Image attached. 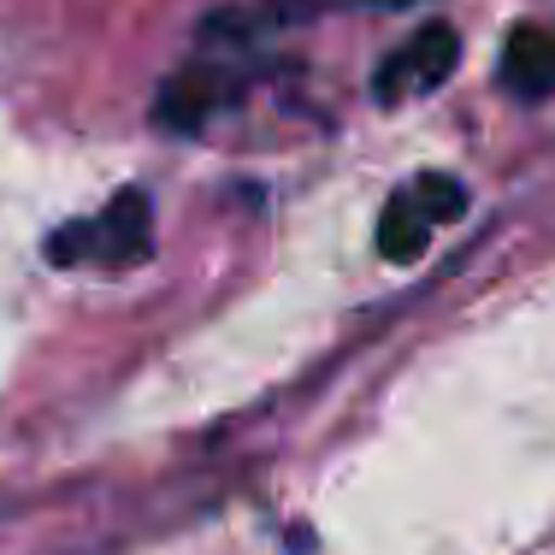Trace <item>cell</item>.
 I'll list each match as a JSON object with an SVG mask.
<instances>
[{
	"label": "cell",
	"instance_id": "cell-1",
	"mask_svg": "<svg viewBox=\"0 0 555 555\" xmlns=\"http://www.w3.org/2000/svg\"><path fill=\"white\" fill-rule=\"evenodd\" d=\"M149 195L125 190L107 202V214L95 219H72L54 231V243H48V260L54 267H137V260H149L154 236H149Z\"/></svg>",
	"mask_w": 555,
	"mask_h": 555
},
{
	"label": "cell",
	"instance_id": "cell-2",
	"mask_svg": "<svg viewBox=\"0 0 555 555\" xmlns=\"http://www.w3.org/2000/svg\"><path fill=\"white\" fill-rule=\"evenodd\" d=\"M467 214V190H461L449 171H426V178H408L402 190L385 202L378 214V255L390 267H408V260L426 255V243L443 231L449 219Z\"/></svg>",
	"mask_w": 555,
	"mask_h": 555
},
{
	"label": "cell",
	"instance_id": "cell-3",
	"mask_svg": "<svg viewBox=\"0 0 555 555\" xmlns=\"http://www.w3.org/2000/svg\"><path fill=\"white\" fill-rule=\"evenodd\" d=\"M461 60L455 24H426L420 36H408L396 54H385V65L373 72V95L378 101H408V95H431L438 83H449Z\"/></svg>",
	"mask_w": 555,
	"mask_h": 555
},
{
	"label": "cell",
	"instance_id": "cell-4",
	"mask_svg": "<svg viewBox=\"0 0 555 555\" xmlns=\"http://www.w3.org/2000/svg\"><path fill=\"white\" fill-rule=\"evenodd\" d=\"M502 83H508V95H550L555 89V36L538 30V24H520V30L508 36V48H502Z\"/></svg>",
	"mask_w": 555,
	"mask_h": 555
}]
</instances>
